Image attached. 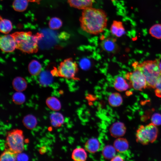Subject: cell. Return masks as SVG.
Returning <instances> with one entry per match:
<instances>
[{
    "label": "cell",
    "instance_id": "obj_36",
    "mask_svg": "<svg viewBox=\"0 0 161 161\" xmlns=\"http://www.w3.org/2000/svg\"><path fill=\"white\" fill-rule=\"evenodd\" d=\"M159 66L160 70L161 72V61L160 62H159Z\"/></svg>",
    "mask_w": 161,
    "mask_h": 161
},
{
    "label": "cell",
    "instance_id": "obj_6",
    "mask_svg": "<svg viewBox=\"0 0 161 161\" xmlns=\"http://www.w3.org/2000/svg\"><path fill=\"white\" fill-rule=\"evenodd\" d=\"M6 142L8 149L15 153L22 152L24 150V137L21 130L14 129L8 132Z\"/></svg>",
    "mask_w": 161,
    "mask_h": 161
},
{
    "label": "cell",
    "instance_id": "obj_30",
    "mask_svg": "<svg viewBox=\"0 0 161 161\" xmlns=\"http://www.w3.org/2000/svg\"><path fill=\"white\" fill-rule=\"evenodd\" d=\"M62 25V22L59 18L54 17L51 18L49 23V27L53 30H57Z\"/></svg>",
    "mask_w": 161,
    "mask_h": 161
},
{
    "label": "cell",
    "instance_id": "obj_8",
    "mask_svg": "<svg viewBox=\"0 0 161 161\" xmlns=\"http://www.w3.org/2000/svg\"><path fill=\"white\" fill-rule=\"evenodd\" d=\"M116 39L113 37H107L102 39L100 46L104 51L110 53L115 54L119 50V48L117 43Z\"/></svg>",
    "mask_w": 161,
    "mask_h": 161
},
{
    "label": "cell",
    "instance_id": "obj_29",
    "mask_svg": "<svg viewBox=\"0 0 161 161\" xmlns=\"http://www.w3.org/2000/svg\"><path fill=\"white\" fill-rule=\"evenodd\" d=\"M21 92L17 91L13 95L12 98L13 101L16 104H22L25 101V96Z\"/></svg>",
    "mask_w": 161,
    "mask_h": 161
},
{
    "label": "cell",
    "instance_id": "obj_22",
    "mask_svg": "<svg viewBox=\"0 0 161 161\" xmlns=\"http://www.w3.org/2000/svg\"><path fill=\"white\" fill-rule=\"evenodd\" d=\"M42 66L40 63L37 61L33 60L29 64L28 71L31 75L36 76L39 75L41 71Z\"/></svg>",
    "mask_w": 161,
    "mask_h": 161
},
{
    "label": "cell",
    "instance_id": "obj_20",
    "mask_svg": "<svg viewBox=\"0 0 161 161\" xmlns=\"http://www.w3.org/2000/svg\"><path fill=\"white\" fill-rule=\"evenodd\" d=\"M48 107L51 110L55 111L60 110L61 108V104L59 100L54 97H49L46 101Z\"/></svg>",
    "mask_w": 161,
    "mask_h": 161
},
{
    "label": "cell",
    "instance_id": "obj_25",
    "mask_svg": "<svg viewBox=\"0 0 161 161\" xmlns=\"http://www.w3.org/2000/svg\"><path fill=\"white\" fill-rule=\"evenodd\" d=\"M116 151L114 146L108 145L103 148L102 154L105 159L111 160L116 155Z\"/></svg>",
    "mask_w": 161,
    "mask_h": 161
},
{
    "label": "cell",
    "instance_id": "obj_19",
    "mask_svg": "<svg viewBox=\"0 0 161 161\" xmlns=\"http://www.w3.org/2000/svg\"><path fill=\"white\" fill-rule=\"evenodd\" d=\"M22 122L24 126L27 129H32L34 128L37 124L36 117L31 114H28L23 118Z\"/></svg>",
    "mask_w": 161,
    "mask_h": 161
},
{
    "label": "cell",
    "instance_id": "obj_32",
    "mask_svg": "<svg viewBox=\"0 0 161 161\" xmlns=\"http://www.w3.org/2000/svg\"><path fill=\"white\" fill-rule=\"evenodd\" d=\"M154 88L156 95L158 97H161V76L158 80Z\"/></svg>",
    "mask_w": 161,
    "mask_h": 161
},
{
    "label": "cell",
    "instance_id": "obj_12",
    "mask_svg": "<svg viewBox=\"0 0 161 161\" xmlns=\"http://www.w3.org/2000/svg\"><path fill=\"white\" fill-rule=\"evenodd\" d=\"M110 30L112 34L117 37H120L125 34V30L123 23L120 21L114 20L111 26Z\"/></svg>",
    "mask_w": 161,
    "mask_h": 161
},
{
    "label": "cell",
    "instance_id": "obj_2",
    "mask_svg": "<svg viewBox=\"0 0 161 161\" xmlns=\"http://www.w3.org/2000/svg\"><path fill=\"white\" fill-rule=\"evenodd\" d=\"M11 35L14 38L16 49L28 54L35 53L38 50V41L43 37L42 33L33 35L31 32H17Z\"/></svg>",
    "mask_w": 161,
    "mask_h": 161
},
{
    "label": "cell",
    "instance_id": "obj_35",
    "mask_svg": "<svg viewBox=\"0 0 161 161\" xmlns=\"http://www.w3.org/2000/svg\"><path fill=\"white\" fill-rule=\"evenodd\" d=\"M41 0H28V1L36 2L38 4H40V2Z\"/></svg>",
    "mask_w": 161,
    "mask_h": 161
},
{
    "label": "cell",
    "instance_id": "obj_23",
    "mask_svg": "<svg viewBox=\"0 0 161 161\" xmlns=\"http://www.w3.org/2000/svg\"><path fill=\"white\" fill-rule=\"evenodd\" d=\"M52 75L48 71L41 72L39 78V83L43 86H47L50 84L53 80Z\"/></svg>",
    "mask_w": 161,
    "mask_h": 161
},
{
    "label": "cell",
    "instance_id": "obj_34",
    "mask_svg": "<svg viewBox=\"0 0 161 161\" xmlns=\"http://www.w3.org/2000/svg\"><path fill=\"white\" fill-rule=\"evenodd\" d=\"M111 161H123L124 159L120 155H115L112 159Z\"/></svg>",
    "mask_w": 161,
    "mask_h": 161
},
{
    "label": "cell",
    "instance_id": "obj_3",
    "mask_svg": "<svg viewBox=\"0 0 161 161\" xmlns=\"http://www.w3.org/2000/svg\"><path fill=\"white\" fill-rule=\"evenodd\" d=\"M133 64L141 71L146 82L147 88H154L156 83L161 76V72L157 60L144 61L141 63L136 62Z\"/></svg>",
    "mask_w": 161,
    "mask_h": 161
},
{
    "label": "cell",
    "instance_id": "obj_26",
    "mask_svg": "<svg viewBox=\"0 0 161 161\" xmlns=\"http://www.w3.org/2000/svg\"><path fill=\"white\" fill-rule=\"evenodd\" d=\"M28 0H14L13 3V7L17 11H24L28 6Z\"/></svg>",
    "mask_w": 161,
    "mask_h": 161
},
{
    "label": "cell",
    "instance_id": "obj_27",
    "mask_svg": "<svg viewBox=\"0 0 161 161\" xmlns=\"http://www.w3.org/2000/svg\"><path fill=\"white\" fill-rule=\"evenodd\" d=\"M16 154L8 149L5 151L1 154L0 160L1 161H16Z\"/></svg>",
    "mask_w": 161,
    "mask_h": 161
},
{
    "label": "cell",
    "instance_id": "obj_11",
    "mask_svg": "<svg viewBox=\"0 0 161 161\" xmlns=\"http://www.w3.org/2000/svg\"><path fill=\"white\" fill-rule=\"evenodd\" d=\"M71 7L79 10H84L92 7L95 0H67Z\"/></svg>",
    "mask_w": 161,
    "mask_h": 161
},
{
    "label": "cell",
    "instance_id": "obj_24",
    "mask_svg": "<svg viewBox=\"0 0 161 161\" xmlns=\"http://www.w3.org/2000/svg\"><path fill=\"white\" fill-rule=\"evenodd\" d=\"M13 28L11 21L7 19H3L0 16V31L3 33L7 34L11 31Z\"/></svg>",
    "mask_w": 161,
    "mask_h": 161
},
{
    "label": "cell",
    "instance_id": "obj_13",
    "mask_svg": "<svg viewBox=\"0 0 161 161\" xmlns=\"http://www.w3.org/2000/svg\"><path fill=\"white\" fill-rule=\"evenodd\" d=\"M113 86L114 89L119 92L126 91L131 87L123 78L119 76L115 79Z\"/></svg>",
    "mask_w": 161,
    "mask_h": 161
},
{
    "label": "cell",
    "instance_id": "obj_17",
    "mask_svg": "<svg viewBox=\"0 0 161 161\" xmlns=\"http://www.w3.org/2000/svg\"><path fill=\"white\" fill-rule=\"evenodd\" d=\"M12 85L14 89L18 92H22L27 87V83L25 79L20 77H16L12 82Z\"/></svg>",
    "mask_w": 161,
    "mask_h": 161
},
{
    "label": "cell",
    "instance_id": "obj_15",
    "mask_svg": "<svg viewBox=\"0 0 161 161\" xmlns=\"http://www.w3.org/2000/svg\"><path fill=\"white\" fill-rule=\"evenodd\" d=\"M100 147L99 142L95 138H91L88 140L85 145V149L92 153H95L98 151Z\"/></svg>",
    "mask_w": 161,
    "mask_h": 161
},
{
    "label": "cell",
    "instance_id": "obj_1",
    "mask_svg": "<svg viewBox=\"0 0 161 161\" xmlns=\"http://www.w3.org/2000/svg\"><path fill=\"white\" fill-rule=\"evenodd\" d=\"M79 21L83 30L97 35L103 32L106 27L107 15L102 9L89 7L83 10Z\"/></svg>",
    "mask_w": 161,
    "mask_h": 161
},
{
    "label": "cell",
    "instance_id": "obj_16",
    "mask_svg": "<svg viewBox=\"0 0 161 161\" xmlns=\"http://www.w3.org/2000/svg\"><path fill=\"white\" fill-rule=\"evenodd\" d=\"M50 119L51 125L55 127H58L62 125L64 122V117L61 113L54 112L51 114Z\"/></svg>",
    "mask_w": 161,
    "mask_h": 161
},
{
    "label": "cell",
    "instance_id": "obj_5",
    "mask_svg": "<svg viewBox=\"0 0 161 161\" xmlns=\"http://www.w3.org/2000/svg\"><path fill=\"white\" fill-rule=\"evenodd\" d=\"M158 130L152 123L145 126L141 125L137 131V141L143 145L152 143L156 139Z\"/></svg>",
    "mask_w": 161,
    "mask_h": 161
},
{
    "label": "cell",
    "instance_id": "obj_7",
    "mask_svg": "<svg viewBox=\"0 0 161 161\" xmlns=\"http://www.w3.org/2000/svg\"><path fill=\"white\" fill-rule=\"evenodd\" d=\"M134 70L125 75V78L129 80L131 87L134 89L141 91L147 88L145 78L141 71L135 65L133 64Z\"/></svg>",
    "mask_w": 161,
    "mask_h": 161
},
{
    "label": "cell",
    "instance_id": "obj_21",
    "mask_svg": "<svg viewBox=\"0 0 161 161\" xmlns=\"http://www.w3.org/2000/svg\"><path fill=\"white\" fill-rule=\"evenodd\" d=\"M123 98L121 95L118 92L111 93L108 97V102L110 105L113 107H117L122 104Z\"/></svg>",
    "mask_w": 161,
    "mask_h": 161
},
{
    "label": "cell",
    "instance_id": "obj_9",
    "mask_svg": "<svg viewBox=\"0 0 161 161\" xmlns=\"http://www.w3.org/2000/svg\"><path fill=\"white\" fill-rule=\"evenodd\" d=\"M0 47L1 50L6 52H11L16 49L15 41L11 35H3L0 38Z\"/></svg>",
    "mask_w": 161,
    "mask_h": 161
},
{
    "label": "cell",
    "instance_id": "obj_33",
    "mask_svg": "<svg viewBox=\"0 0 161 161\" xmlns=\"http://www.w3.org/2000/svg\"><path fill=\"white\" fill-rule=\"evenodd\" d=\"M29 157L25 153L20 152L17 154L16 156V160L17 161H28Z\"/></svg>",
    "mask_w": 161,
    "mask_h": 161
},
{
    "label": "cell",
    "instance_id": "obj_10",
    "mask_svg": "<svg viewBox=\"0 0 161 161\" xmlns=\"http://www.w3.org/2000/svg\"><path fill=\"white\" fill-rule=\"evenodd\" d=\"M126 131V128L124 124L120 122L113 123L109 129L111 135L114 137H120L123 136Z\"/></svg>",
    "mask_w": 161,
    "mask_h": 161
},
{
    "label": "cell",
    "instance_id": "obj_31",
    "mask_svg": "<svg viewBox=\"0 0 161 161\" xmlns=\"http://www.w3.org/2000/svg\"><path fill=\"white\" fill-rule=\"evenodd\" d=\"M151 121L152 123L155 126L161 125V114L157 113L154 114L151 117Z\"/></svg>",
    "mask_w": 161,
    "mask_h": 161
},
{
    "label": "cell",
    "instance_id": "obj_4",
    "mask_svg": "<svg viewBox=\"0 0 161 161\" xmlns=\"http://www.w3.org/2000/svg\"><path fill=\"white\" fill-rule=\"evenodd\" d=\"M78 71L76 62L71 58L64 59L60 64L58 69L55 68L52 73V75L68 79H74Z\"/></svg>",
    "mask_w": 161,
    "mask_h": 161
},
{
    "label": "cell",
    "instance_id": "obj_14",
    "mask_svg": "<svg viewBox=\"0 0 161 161\" xmlns=\"http://www.w3.org/2000/svg\"><path fill=\"white\" fill-rule=\"evenodd\" d=\"M113 146L116 151L120 153H123L128 149L129 144L126 139L119 137L114 141Z\"/></svg>",
    "mask_w": 161,
    "mask_h": 161
},
{
    "label": "cell",
    "instance_id": "obj_28",
    "mask_svg": "<svg viewBox=\"0 0 161 161\" xmlns=\"http://www.w3.org/2000/svg\"><path fill=\"white\" fill-rule=\"evenodd\" d=\"M149 33L152 37L161 39V24H157L152 26L149 29Z\"/></svg>",
    "mask_w": 161,
    "mask_h": 161
},
{
    "label": "cell",
    "instance_id": "obj_18",
    "mask_svg": "<svg viewBox=\"0 0 161 161\" xmlns=\"http://www.w3.org/2000/svg\"><path fill=\"white\" fill-rule=\"evenodd\" d=\"M87 154L85 150L80 147L74 149L72 154V158L75 161H84L87 158Z\"/></svg>",
    "mask_w": 161,
    "mask_h": 161
}]
</instances>
